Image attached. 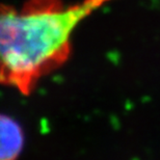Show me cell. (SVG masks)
<instances>
[{
  "label": "cell",
  "instance_id": "cell-1",
  "mask_svg": "<svg viewBox=\"0 0 160 160\" xmlns=\"http://www.w3.org/2000/svg\"><path fill=\"white\" fill-rule=\"evenodd\" d=\"M111 0H28L0 4V83L29 95L37 82L68 59L78 24Z\"/></svg>",
  "mask_w": 160,
  "mask_h": 160
},
{
  "label": "cell",
  "instance_id": "cell-2",
  "mask_svg": "<svg viewBox=\"0 0 160 160\" xmlns=\"http://www.w3.org/2000/svg\"><path fill=\"white\" fill-rule=\"evenodd\" d=\"M21 127L12 118L0 114V160H17L23 148Z\"/></svg>",
  "mask_w": 160,
  "mask_h": 160
}]
</instances>
